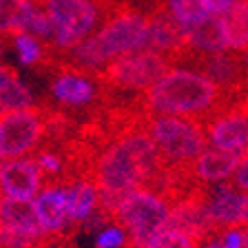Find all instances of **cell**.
<instances>
[{
    "instance_id": "836d02e7",
    "label": "cell",
    "mask_w": 248,
    "mask_h": 248,
    "mask_svg": "<svg viewBox=\"0 0 248 248\" xmlns=\"http://www.w3.org/2000/svg\"><path fill=\"white\" fill-rule=\"evenodd\" d=\"M0 200H2V197H0Z\"/></svg>"
},
{
    "instance_id": "30bf717a",
    "label": "cell",
    "mask_w": 248,
    "mask_h": 248,
    "mask_svg": "<svg viewBox=\"0 0 248 248\" xmlns=\"http://www.w3.org/2000/svg\"><path fill=\"white\" fill-rule=\"evenodd\" d=\"M45 73H51L49 91H51L56 104H60L67 111H71V108H84V113H87L93 107H98L104 95V89L95 82L93 76L58 62L56 46H53V60Z\"/></svg>"
},
{
    "instance_id": "e0dca14e",
    "label": "cell",
    "mask_w": 248,
    "mask_h": 248,
    "mask_svg": "<svg viewBox=\"0 0 248 248\" xmlns=\"http://www.w3.org/2000/svg\"><path fill=\"white\" fill-rule=\"evenodd\" d=\"M0 231L25 235V237H40L45 235L38 224L36 208L31 200H0Z\"/></svg>"
},
{
    "instance_id": "d6a6232c",
    "label": "cell",
    "mask_w": 248,
    "mask_h": 248,
    "mask_svg": "<svg viewBox=\"0 0 248 248\" xmlns=\"http://www.w3.org/2000/svg\"><path fill=\"white\" fill-rule=\"evenodd\" d=\"M0 169H2V153H0Z\"/></svg>"
},
{
    "instance_id": "ffe728a7",
    "label": "cell",
    "mask_w": 248,
    "mask_h": 248,
    "mask_svg": "<svg viewBox=\"0 0 248 248\" xmlns=\"http://www.w3.org/2000/svg\"><path fill=\"white\" fill-rule=\"evenodd\" d=\"M228 49H248V0H237L226 14H222Z\"/></svg>"
},
{
    "instance_id": "44dd1931",
    "label": "cell",
    "mask_w": 248,
    "mask_h": 248,
    "mask_svg": "<svg viewBox=\"0 0 248 248\" xmlns=\"http://www.w3.org/2000/svg\"><path fill=\"white\" fill-rule=\"evenodd\" d=\"M36 2L38 0H0V38L25 33V22Z\"/></svg>"
},
{
    "instance_id": "7a4b0ae2",
    "label": "cell",
    "mask_w": 248,
    "mask_h": 248,
    "mask_svg": "<svg viewBox=\"0 0 248 248\" xmlns=\"http://www.w3.org/2000/svg\"><path fill=\"white\" fill-rule=\"evenodd\" d=\"M144 115H177L204 122L215 111L232 102L204 73L193 69H170L146 91L135 95Z\"/></svg>"
},
{
    "instance_id": "cb8c5ba5",
    "label": "cell",
    "mask_w": 248,
    "mask_h": 248,
    "mask_svg": "<svg viewBox=\"0 0 248 248\" xmlns=\"http://www.w3.org/2000/svg\"><path fill=\"white\" fill-rule=\"evenodd\" d=\"M144 248H200V242L182 231L164 226L146 242Z\"/></svg>"
},
{
    "instance_id": "f1b7e54d",
    "label": "cell",
    "mask_w": 248,
    "mask_h": 248,
    "mask_svg": "<svg viewBox=\"0 0 248 248\" xmlns=\"http://www.w3.org/2000/svg\"><path fill=\"white\" fill-rule=\"evenodd\" d=\"M14 78H18V71H16V69L7 67V64H0V87L7 84L9 80H14Z\"/></svg>"
},
{
    "instance_id": "f546056e",
    "label": "cell",
    "mask_w": 248,
    "mask_h": 248,
    "mask_svg": "<svg viewBox=\"0 0 248 248\" xmlns=\"http://www.w3.org/2000/svg\"><path fill=\"white\" fill-rule=\"evenodd\" d=\"M244 248H248V226L244 228Z\"/></svg>"
},
{
    "instance_id": "83f0119b",
    "label": "cell",
    "mask_w": 248,
    "mask_h": 248,
    "mask_svg": "<svg viewBox=\"0 0 248 248\" xmlns=\"http://www.w3.org/2000/svg\"><path fill=\"white\" fill-rule=\"evenodd\" d=\"M200 248H226V246H224L222 232H213V235H208V237L202 242Z\"/></svg>"
},
{
    "instance_id": "7c38bea8",
    "label": "cell",
    "mask_w": 248,
    "mask_h": 248,
    "mask_svg": "<svg viewBox=\"0 0 248 248\" xmlns=\"http://www.w3.org/2000/svg\"><path fill=\"white\" fill-rule=\"evenodd\" d=\"M208 200H211V191H208V186H202L200 191L175 202L170 206L169 219H166L164 226L191 235L202 246V242L215 232L211 224V217H208Z\"/></svg>"
},
{
    "instance_id": "5bb4252c",
    "label": "cell",
    "mask_w": 248,
    "mask_h": 248,
    "mask_svg": "<svg viewBox=\"0 0 248 248\" xmlns=\"http://www.w3.org/2000/svg\"><path fill=\"white\" fill-rule=\"evenodd\" d=\"M208 217L213 231L224 232L228 228L248 226V193L231 184H222L208 200Z\"/></svg>"
},
{
    "instance_id": "8fae6325",
    "label": "cell",
    "mask_w": 248,
    "mask_h": 248,
    "mask_svg": "<svg viewBox=\"0 0 248 248\" xmlns=\"http://www.w3.org/2000/svg\"><path fill=\"white\" fill-rule=\"evenodd\" d=\"M146 16V36L144 46L146 51H155L166 56L175 69V60L186 45V29L175 20L170 14L166 0H151L149 7H144Z\"/></svg>"
},
{
    "instance_id": "d4e9b609",
    "label": "cell",
    "mask_w": 248,
    "mask_h": 248,
    "mask_svg": "<svg viewBox=\"0 0 248 248\" xmlns=\"http://www.w3.org/2000/svg\"><path fill=\"white\" fill-rule=\"evenodd\" d=\"M129 246V235L120 226L111 224L100 231L98 239H95V248H126Z\"/></svg>"
},
{
    "instance_id": "d6986e66",
    "label": "cell",
    "mask_w": 248,
    "mask_h": 248,
    "mask_svg": "<svg viewBox=\"0 0 248 248\" xmlns=\"http://www.w3.org/2000/svg\"><path fill=\"white\" fill-rule=\"evenodd\" d=\"M69 200V224L73 231L84 226L89 217L98 211V186L93 180H80L67 188Z\"/></svg>"
},
{
    "instance_id": "5b68a950",
    "label": "cell",
    "mask_w": 248,
    "mask_h": 248,
    "mask_svg": "<svg viewBox=\"0 0 248 248\" xmlns=\"http://www.w3.org/2000/svg\"><path fill=\"white\" fill-rule=\"evenodd\" d=\"M146 131L166 166H191L206 151L204 124L177 115H146Z\"/></svg>"
},
{
    "instance_id": "484cf974",
    "label": "cell",
    "mask_w": 248,
    "mask_h": 248,
    "mask_svg": "<svg viewBox=\"0 0 248 248\" xmlns=\"http://www.w3.org/2000/svg\"><path fill=\"white\" fill-rule=\"evenodd\" d=\"M228 184L239 188V191H244V193H248V153L242 155V160H239L237 169H235V173H232Z\"/></svg>"
},
{
    "instance_id": "603a6c76",
    "label": "cell",
    "mask_w": 248,
    "mask_h": 248,
    "mask_svg": "<svg viewBox=\"0 0 248 248\" xmlns=\"http://www.w3.org/2000/svg\"><path fill=\"white\" fill-rule=\"evenodd\" d=\"M0 102L5 107V111H18L33 104V95L31 91L20 82V78H14L7 84L0 87Z\"/></svg>"
},
{
    "instance_id": "9a60e30c",
    "label": "cell",
    "mask_w": 248,
    "mask_h": 248,
    "mask_svg": "<svg viewBox=\"0 0 248 248\" xmlns=\"http://www.w3.org/2000/svg\"><path fill=\"white\" fill-rule=\"evenodd\" d=\"M33 208H36L38 224H40L45 235H58V232L73 231L71 224H69L67 188H62V186H45L33 200Z\"/></svg>"
},
{
    "instance_id": "2e32d148",
    "label": "cell",
    "mask_w": 248,
    "mask_h": 248,
    "mask_svg": "<svg viewBox=\"0 0 248 248\" xmlns=\"http://www.w3.org/2000/svg\"><path fill=\"white\" fill-rule=\"evenodd\" d=\"M226 49H228V42H226V33H224L222 16L208 14L202 22L186 29V45H184V51L177 56L175 67L180 62V58L186 56V53H219V51H226Z\"/></svg>"
},
{
    "instance_id": "277c9868",
    "label": "cell",
    "mask_w": 248,
    "mask_h": 248,
    "mask_svg": "<svg viewBox=\"0 0 248 248\" xmlns=\"http://www.w3.org/2000/svg\"><path fill=\"white\" fill-rule=\"evenodd\" d=\"M118 0H45V9L53 25L51 45L69 51L104 25Z\"/></svg>"
},
{
    "instance_id": "1f68e13d",
    "label": "cell",
    "mask_w": 248,
    "mask_h": 248,
    "mask_svg": "<svg viewBox=\"0 0 248 248\" xmlns=\"http://www.w3.org/2000/svg\"><path fill=\"white\" fill-rule=\"evenodd\" d=\"M2 49H5V45H2V40H0V53H2Z\"/></svg>"
},
{
    "instance_id": "ba28073f",
    "label": "cell",
    "mask_w": 248,
    "mask_h": 248,
    "mask_svg": "<svg viewBox=\"0 0 248 248\" xmlns=\"http://www.w3.org/2000/svg\"><path fill=\"white\" fill-rule=\"evenodd\" d=\"M46 135V100L0 115V153L2 157H27Z\"/></svg>"
},
{
    "instance_id": "4dcf8cb0",
    "label": "cell",
    "mask_w": 248,
    "mask_h": 248,
    "mask_svg": "<svg viewBox=\"0 0 248 248\" xmlns=\"http://www.w3.org/2000/svg\"><path fill=\"white\" fill-rule=\"evenodd\" d=\"M2 113H7V111H5V107H2V102H0V115Z\"/></svg>"
},
{
    "instance_id": "9c48e42d",
    "label": "cell",
    "mask_w": 248,
    "mask_h": 248,
    "mask_svg": "<svg viewBox=\"0 0 248 248\" xmlns=\"http://www.w3.org/2000/svg\"><path fill=\"white\" fill-rule=\"evenodd\" d=\"M180 69H193L213 80L232 100L248 93V49H226L219 53H186L177 62Z\"/></svg>"
},
{
    "instance_id": "52a82bcc",
    "label": "cell",
    "mask_w": 248,
    "mask_h": 248,
    "mask_svg": "<svg viewBox=\"0 0 248 248\" xmlns=\"http://www.w3.org/2000/svg\"><path fill=\"white\" fill-rule=\"evenodd\" d=\"M170 204L151 188H135L120 202L111 215V224L129 235V248H144L155 232L164 228Z\"/></svg>"
},
{
    "instance_id": "7402d4cb",
    "label": "cell",
    "mask_w": 248,
    "mask_h": 248,
    "mask_svg": "<svg viewBox=\"0 0 248 248\" xmlns=\"http://www.w3.org/2000/svg\"><path fill=\"white\" fill-rule=\"evenodd\" d=\"M166 2H169L170 14L175 16V20L180 22L184 29L202 22L208 16V11L202 0H166Z\"/></svg>"
},
{
    "instance_id": "4fadbf2b",
    "label": "cell",
    "mask_w": 248,
    "mask_h": 248,
    "mask_svg": "<svg viewBox=\"0 0 248 248\" xmlns=\"http://www.w3.org/2000/svg\"><path fill=\"white\" fill-rule=\"evenodd\" d=\"M42 188H45V175L31 155L9 160L0 169V193L5 197L33 200Z\"/></svg>"
},
{
    "instance_id": "8992f818",
    "label": "cell",
    "mask_w": 248,
    "mask_h": 248,
    "mask_svg": "<svg viewBox=\"0 0 248 248\" xmlns=\"http://www.w3.org/2000/svg\"><path fill=\"white\" fill-rule=\"evenodd\" d=\"M170 69L173 64L166 56L140 49V51L124 53V56L111 60L107 67L93 73V78L108 93H118V95L133 93L135 95V93L146 91Z\"/></svg>"
},
{
    "instance_id": "3957f363",
    "label": "cell",
    "mask_w": 248,
    "mask_h": 248,
    "mask_svg": "<svg viewBox=\"0 0 248 248\" xmlns=\"http://www.w3.org/2000/svg\"><path fill=\"white\" fill-rule=\"evenodd\" d=\"M146 16L144 9L131 5L126 0H118L104 25L91 38L80 42L69 51H58V62L78 69L82 73H98L111 60L131 51H140L144 46Z\"/></svg>"
},
{
    "instance_id": "4316f807",
    "label": "cell",
    "mask_w": 248,
    "mask_h": 248,
    "mask_svg": "<svg viewBox=\"0 0 248 248\" xmlns=\"http://www.w3.org/2000/svg\"><path fill=\"white\" fill-rule=\"evenodd\" d=\"M204 2V7H206L208 14H226L228 9H231L237 0H202Z\"/></svg>"
},
{
    "instance_id": "6da1fadb",
    "label": "cell",
    "mask_w": 248,
    "mask_h": 248,
    "mask_svg": "<svg viewBox=\"0 0 248 248\" xmlns=\"http://www.w3.org/2000/svg\"><path fill=\"white\" fill-rule=\"evenodd\" d=\"M144 120L122 126L107 140L95 157L93 182L98 186V208L108 219L124 197L135 188H151L164 169Z\"/></svg>"
},
{
    "instance_id": "ac0fdd59",
    "label": "cell",
    "mask_w": 248,
    "mask_h": 248,
    "mask_svg": "<svg viewBox=\"0 0 248 248\" xmlns=\"http://www.w3.org/2000/svg\"><path fill=\"white\" fill-rule=\"evenodd\" d=\"M242 155L239 153H231V151L217 149V146H211L204 153L197 157L191 164L193 175L202 182V184H213V182H224L231 180L235 169H237Z\"/></svg>"
}]
</instances>
